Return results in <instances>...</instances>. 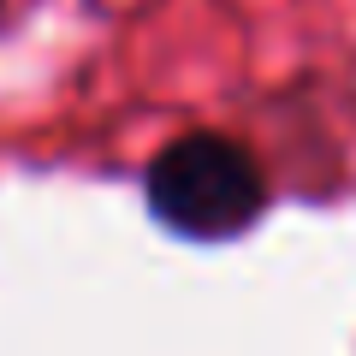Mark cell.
Instances as JSON below:
<instances>
[{
    "instance_id": "cell-1",
    "label": "cell",
    "mask_w": 356,
    "mask_h": 356,
    "mask_svg": "<svg viewBox=\"0 0 356 356\" xmlns=\"http://www.w3.org/2000/svg\"><path fill=\"white\" fill-rule=\"evenodd\" d=\"M143 191H149V208L161 226L202 243L238 238L267 208V178L255 154L220 131H191V137L166 143L143 172Z\"/></svg>"
}]
</instances>
